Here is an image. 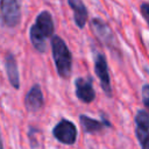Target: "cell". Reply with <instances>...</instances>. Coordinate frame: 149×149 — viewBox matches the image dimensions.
Wrapping results in <instances>:
<instances>
[{
	"mask_svg": "<svg viewBox=\"0 0 149 149\" xmlns=\"http://www.w3.org/2000/svg\"><path fill=\"white\" fill-rule=\"evenodd\" d=\"M55 24L52 16L48 10H42L35 20V23L29 29L30 42L38 52L45 51V41L49 37H54Z\"/></svg>",
	"mask_w": 149,
	"mask_h": 149,
	"instance_id": "cell-1",
	"label": "cell"
},
{
	"mask_svg": "<svg viewBox=\"0 0 149 149\" xmlns=\"http://www.w3.org/2000/svg\"><path fill=\"white\" fill-rule=\"evenodd\" d=\"M51 51L57 73L62 78H69L72 71V55L66 43L57 35L51 38Z\"/></svg>",
	"mask_w": 149,
	"mask_h": 149,
	"instance_id": "cell-2",
	"label": "cell"
},
{
	"mask_svg": "<svg viewBox=\"0 0 149 149\" xmlns=\"http://www.w3.org/2000/svg\"><path fill=\"white\" fill-rule=\"evenodd\" d=\"M52 135L58 142L71 146L77 140V127L70 120L62 119L52 128Z\"/></svg>",
	"mask_w": 149,
	"mask_h": 149,
	"instance_id": "cell-3",
	"label": "cell"
},
{
	"mask_svg": "<svg viewBox=\"0 0 149 149\" xmlns=\"http://www.w3.org/2000/svg\"><path fill=\"white\" fill-rule=\"evenodd\" d=\"M93 62H94V72L100 81V86L102 91L106 93L107 97H112V86H111V79H109L106 57L102 54L97 52L93 58Z\"/></svg>",
	"mask_w": 149,
	"mask_h": 149,
	"instance_id": "cell-4",
	"label": "cell"
},
{
	"mask_svg": "<svg viewBox=\"0 0 149 149\" xmlns=\"http://www.w3.org/2000/svg\"><path fill=\"white\" fill-rule=\"evenodd\" d=\"M21 19L17 0H1V20L8 28H15Z\"/></svg>",
	"mask_w": 149,
	"mask_h": 149,
	"instance_id": "cell-5",
	"label": "cell"
},
{
	"mask_svg": "<svg viewBox=\"0 0 149 149\" xmlns=\"http://www.w3.org/2000/svg\"><path fill=\"white\" fill-rule=\"evenodd\" d=\"M135 134L141 149H149V113L144 109L137 111L135 115Z\"/></svg>",
	"mask_w": 149,
	"mask_h": 149,
	"instance_id": "cell-6",
	"label": "cell"
},
{
	"mask_svg": "<svg viewBox=\"0 0 149 149\" xmlns=\"http://www.w3.org/2000/svg\"><path fill=\"white\" fill-rule=\"evenodd\" d=\"M91 27H92V30H93L94 35L97 36V38L102 44H105L109 49H112V48L115 47V37H114V34H113L112 29L109 28V26L106 22H104L99 17H94L91 21Z\"/></svg>",
	"mask_w": 149,
	"mask_h": 149,
	"instance_id": "cell-7",
	"label": "cell"
},
{
	"mask_svg": "<svg viewBox=\"0 0 149 149\" xmlns=\"http://www.w3.org/2000/svg\"><path fill=\"white\" fill-rule=\"evenodd\" d=\"M74 87H76V95L81 102L90 104L94 100L95 91L93 88L91 77H87V78L78 77V78H76Z\"/></svg>",
	"mask_w": 149,
	"mask_h": 149,
	"instance_id": "cell-8",
	"label": "cell"
},
{
	"mask_svg": "<svg viewBox=\"0 0 149 149\" xmlns=\"http://www.w3.org/2000/svg\"><path fill=\"white\" fill-rule=\"evenodd\" d=\"M44 105V98L38 84H35L30 87L24 97V106L26 109L29 112H37Z\"/></svg>",
	"mask_w": 149,
	"mask_h": 149,
	"instance_id": "cell-9",
	"label": "cell"
},
{
	"mask_svg": "<svg viewBox=\"0 0 149 149\" xmlns=\"http://www.w3.org/2000/svg\"><path fill=\"white\" fill-rule=\"evenodd\" d=\"M5 69H6V73L8 77V80L10 83V85L19 90L20 87V76H19V70H17V65H16V61L15 57L12 54H7L5 57Z\"/></svg>",
	"mask_w": 149,
	"mask_h": 149,
	"instance_id": "cell-10",
	"label": "cell"
},
{
	"mask_svg": "<svg viewBox=\"0 0 149 149\" xmlns=\"http://www.w3.org/2000/svg\"><path fill=\"white\" fill-rule=\"evenodd\" d=\"M68 3L73 12L74 23L78 26V28H84L88 16L86 6L81 0H68Z\"/></svg>",
	"mask_w": 149,
	"mask_h": 149,
	"instance_id": "cell-11",
	"label": "cell"
},
{
	"mask_svg": "<svg viewBox=\"0 0 149 149\" xmlns=\"http://www.w3.org/2000/svg\"><path fill=\"white\" fill-rule=\"evenodd\" d=\"M79 122H80V126L83 128V130L86 133V134H91V133H97V132H100L102 130L104 127H107L106 123L101 120V121H98L95 119H92L85 114H80L79 115Z\"/></svg>",
	"mask_w": 149,
	"mask_h": 149,
	"instance_id": "cell-12",
	"label": "cell"
},
{
	"mask_svg": "<svg viewBox=\"0 0 149 149\" xmlns=\"http://www.w3.org/2000/svg\"><path fill=\"white\" fill-rule=\"evenodd\" d=\"M42 132L38 128L29 127L28 129V141L31 149H38L42 144Z\"/></svg>",
	"mask_w": 149,
	"mask_h": 149,
	"instance_id": "cell-13",
	"label": "cell"
},
{
	"mask_svg": "<svg viewBox=\"0 0 149 149\" xmlns=\"http://www.w3.org/2000/svg\"><path fill=\"white\" fill-rule=\"evenodd\" d=\"M141 93H142V102L144 107L149 111V84H146L142 86Z\"/></svg>",
	"mask_w": 149,
	"mask_h": 149,
	"instance_id": "cell-14",
	"label": "cell"
},
{
	"mask_svg": "<svg viewBox=\"0 0 149 149\" xmlns=\"http://www.w3.org/2000/svg\"><path fill=\"white\" fill-rule=\"evenodd\" d=\"M140 10H141V14H142V16L144 17L146 22L149 24V3H148V2H143V3H141Z\"/></svg>",
	"mask_w": 149,
	"mask_h": 149,
	"instance_id": "cell-15",
	"label": "cell"
},
{
	"mask_svg": "<svg viewBox=\"0 0 149 149\" xmlns=\"http://www.w3.org/2000/svg\"><path fill=\"white\" fill-rule=\"evenodd\" d=\"M2 149H3V147H2Z\"/></svg>",
	"mask_w": 149,
	"mask_h": 149,
	"instance_id": "cell-16",
	"label": "cell"
}]
</instances>
